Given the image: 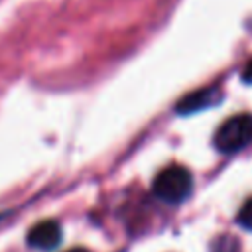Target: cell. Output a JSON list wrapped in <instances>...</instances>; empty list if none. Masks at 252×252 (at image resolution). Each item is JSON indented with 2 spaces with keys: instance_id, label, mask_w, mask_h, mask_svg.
Masks as SVG:
<instances>
[{
  "instance_id": "cell-6",
  "label": "cell",
  "mask_w": 252,
  "mask_h": 252,
  "mask_svg": "<svg viewBox=\"0 0 252 252\" xmlns=\"http://www.w3.org/2000/svg\"><path fill=\"white\" fill-rule=\"evenodd\" d=\"M236 222H238L242 228L252 230V197L240 207V211H238V215H236Z\"/></svg>"
},
{
  "instance_id": "cell-5",
  "label": "cell",
  "mask_w": 252,
  "mask_h": 252,
  "mask_svg": "<svg viewBox=\"0 0 252 252\" xmlns=\"http://www.w3.org/2000/svg\"><path fill=\"white\" fill-rule=\"evenodd\" d=\"M211 252H238V240L232 234H220L211 242Z\"/></svg>"
},
{
  "instance_id": "cell-1",
  "label": "cell",
  "mask_w": 252,
  "mask_h": 252,
  "mask_svg": "<svg viewBox=\"0 0 252 252\" xmlns=\"http://www.w3.org/2000/svg\"><path fill=\"white\" fill-rule=\"evenodd\" d=\"M193 191V177L181 165H169L161 169L154 179V193L159 201L165 203H181Z\"/></svg>"
},
{
  "instance_id": "cell-8",
  "label": "cell",
  "mask_w": 252,
  "mask_h": 252,
  "mask_svg": "<svg viewBox=\"0 0 252 252\" xmlns=\"http://www.w3.org/2000/svg\"><path fill=\"white\" fill-rule=\"evenodd\" d=\"M67 252H89V250H85V248H71V250H67Z\"/></svg>"
},
{
  "instance_id": "cell-4",
  "label": "cell",
  "mask_w": 252,
  "mask_h": 252,
  "mask_svg": "<svg viewBox=\"0 0 252 252\" xmlns=\"http://www.w3.org/2000/svg\"><path fill=\"white\" fill-rule=\"evenodd\" d=\"M220 91L215 89V87H209V89H201V91H195V93H189L187 96H183L175 110L177 114H193V112H199L203 108H209V106H215L219 104L220 100Z\"/></svg>"
},
{
  "instance_id": "cell-7",
  "label": "cell",
  "mask_w": 252,
  "mask_h": 252,
  "mask_svg": "<svg viewBox=\"0 0 252 252\" xmlns=\"http://www.w3.org/2000/svg\"><path fill=\"white\" fill-rule=\"evenodd\" d=\"M242 81L246 83V85H252V59L244 65V69H242Z\"/></svg>"
},
{
  "instance_id": "cell-2",
  "label": "cell",
  "mask_w": 252,
  "mask_h": 252,
  "mask_svg": "<svg viewBox=\"0 0 252 252\" xmlns=\"http://www.w3.org/2000/svg\"><path fill=\"white\" fill-rule=\"evenodd\" d=\"M252 142V114H236L222 122L213 138L220 154H236Z\"/></svg>"
},
{
  "instance_id": "cell-3",
  "label": "cell",
  "mask_w": 252,
  "mask_h": 252,
  "mask_svg": "<svg viewBox=\"0 0 252 252\" xmlns=\"http://www.w3.org/2000/svg\"><path fill=\"white\" fill-rule=\"evenodd\" d=\"M28 244L37 250H51L61 242V226L57 220H41L33 224L28 232Z\"/></svg>"
}]
</instances>
